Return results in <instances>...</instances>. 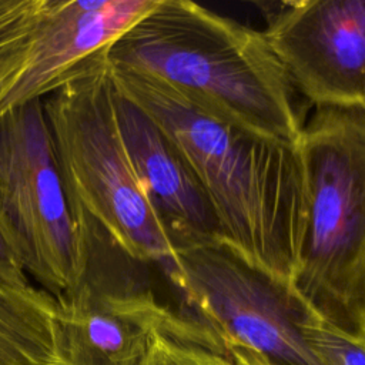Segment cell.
<instances>
[{
  "label": "cell",
  "mask_w": 365,
  "mask_h": 365,
  "mask_svg": "<svg viewBox=\"0 0 365 365\" xmlns=\"http://www.w3.org/2000/svg\"><path fill=\"white\" fill-rule=\"evenodd\" d=\"M78 240V278L58 295L61 365H141L164 325L144 262L123 251L88 215L71 210Z\"/></svg>",
  "instance_id": "6"
},
{
  "label": "cell",
  "mask_w": 365,
  "mask_h": 365,
  "mask_svg": "<svg viewBox=\"0 0 365 365\" xmlns=\"http://www.w3.org/2000/svg\"><path fill=\"white\" fill-rule=\"evenodd\" d=\"M106 61L161 80L244 128L299 141L297 91L262 31L194 1L158 0L108 47Z\"/></svg>",
  "instance_id": "2"
},
{
  "label": "cell",
  "mask_w": 365,
  "mask_h": 365,
  "mask_svg": "<svg viewBox=\"0 0 365 365\" xmlns=\"http://www.w3.org/2000/svg\"><path fill=\"white\" fill-rule=\"evenodd\" d=\"M13 86H14L13 83H1V84H0V103H1V100L6 97V94L11 90Z\"/></svg>",
  "instance_id": "17"
},
{
  "label": "cell",
  "mask_w": 365,
  "mask_h": 365,
  "mask_svg": "<svg viewBox=\"0 0 365 365\" xmlns=\"http://www.w3.org/2000/svg\"><path fill=\"white\" fill-rule=\"evenodd\" d=\"M0 265L24 271L23 254L17 235L0 205ZM27 274V272H26Z\"/></svg>",
  "instance_id": "15"
},
{
  "label": "cell",
  "mask_w": 365,
  "mask_h": 365,
  "mask_svg": "<svg viewBox=\"0 0 365 365\" xmlns=\"http://www.w3.org/2000/svg\"><path fill=\"white\" fill-rule=\"evenodd\" d=\"M163 269L180 298L174 311L224 355L241 351L265 365H325L307 336L319 317L289 282L224 242L181 251Z\"/></svg>",
  "instance_id": "5"
},
{
  "label": "cell",
  "mask_w": 365,
  "mask_h": 365,
  "mask_svg": "<svg viewBox=\"0 0 365 365\" xmlns=\"http://www.w3.org/2000/svg\"><path fill=\"white\" fill-rule=\"evenodd\" d=\"M158 0H44L29 61L0 103V117L44 98L150 13Z\"/></svg>",
  "instance_id": "9"
},
{
  "label": "cell",
  "mask_w": 365,
  "mask_h": 365,
  "mask_svg": "<svg viewBox=\"0 0 365 365\" xmlns=\"http://www.w3.org/2000/svg\"><path fill=\"white\" fill-rule=\"evenodd\" d=\"M141 365H232L228 356L173 308Z\"/></svg>",
  "instance_id": "12"
},
{
  "label": "cell",
  "mask_w": 365,
  "mask_h": 365,
  "mask_svg": "<svg viewBox=\"0 0 365 365\" xmlns=\"http://www.w3.org/2000/svg\"><path fill=\"white\" fill-rule=\"evenodd\" d=\"M262 34L292 87L317 107L365 106V0L269 7Z\"/></svg>",
  "instance_id": "8"
},
{
  "label": "cell",
  "mask_w": 365,
  "mask_h": 365,
  "mask_svg": "<svg viewBox=\"0 0 365 365\" xmlns=\"http://www.w3.org/2000/svg\"><path fill=\"white\" fill-rule=\"evenodd\" d=\"M107 68L114 88L184 155L212 207L221 242L292 285L308 211L298 144L217 117L147 74Z\"/></svg>",
  "instance_id": "1"
},
{
  "label": "cell",
  "mask_w": 365,
  "mask_h": 365,
  "mask_svg": "<svg viewBox=\"0 0 365 365\" xmlns=\"http://www.w3.org/2000/svg\"><path fill=\"white\" fill-rule=\"evenodd\" d=\"M44 0H0V84H16L29 61Z\"/></svg>",
  "instance_id": "13"
},
{
  "label": "cell",
  "mask_w": 365,
  "mask_h": 365,
  "mask_svg": "<svg viewBox=\"0 0 365 365\" xmlns=\"http://www.w3.org/2000/svg\"><path fill=\"white\" fill-rule=\"evenodd\" d=\"M307 336L325 365H365V334L351 335L318 318L307 328Z\"/></svg>",
  "instance_id": "14"
},
{
  "label": "cell",
  "mask_w": 365,
  "mask_h": 365,
  "mask_svg": "<svg viewBox=\"0 0 365 365\" xmlns=\"http://www.w3.org/2000/svg\"><path fill=\"white\" fill-rule=\"evenodd\" d=\"M225 356H228V359L231 361L232 365H265L261 361H258L255 356L248 355L241 351H232Z\"/></svg>",
  "instance_id": "16"
},
{
  "label": "cell",
  "mask_w": 365,
  "mask_h": 365,
  "mask_svg": "<svg viewBox=\"0 0 365 365\" xmlns=\"http://www.w3.org/2000/svg\"><path fill=\"white\" fill-rule=\"evenodd\" d=\"M114 104L130 163L177 254L221 242L212 207L180 150L117 90Z\"/></svg>",
  "instance_id": "10"
},
{
  "label": "cell",
  "mask_w": 365,
  "mask_h": 365,
  "mask_svg": "<svg viewBox=\"0 0 365 365\" xmlns=\"http://www.w3.org/2000/svg\"><path fill=\"white\" fill-rule=\"evenodd\" d=\"M0 205L27 275L54 298L70 291L78 277V240L41 98L0 117Z\"/></svg>",
  "instance_id": "7"
},
{
  "label": "cell",
  "mask_w": 365,
  "mask_h": 365,
  "mask_svg": "<svg viewBox=\"0 0 365 365\" xmlns=\"http://www.w3.org/2000/svg\"><path fill=\"white\" fill-rule=\"evenodd\" d=\"M106 56L43 98L71 210L96 221L128 255L161 267L177 251L148 202L121 140Z\"/></svg>",
  "instance_id": "4"
},
{
  "label": "cell",
  "mask_w": 365,
  "mask_h": 365,
  "mask_svg": "<svg viewBox=\"0 0 365 365\" xmlns=\"http://www.w3.org/2000/svg\"><path fill=\"white\" fill-rule=\"evenodd\" d=\"M0 365H61L53 301L27 279L3 269Z\"/></svg>",
  "instance_id": "11"
},
{
  "label": "cell",
  "mask_w": 365,
  "mask_h": 365,
  "mask_svg": "<svg viewBox=\"0 0 365 365\" xmlns=\"http://www.w3.org/2000/svg\"><path fill=\"white\" fill-rule=\"evenodd\" d=\"M298 148L308 211L292 287L324 322L365 334V106L317 107Z\"/></svg>",
  "instance_id": "3"
}]
</instances>
